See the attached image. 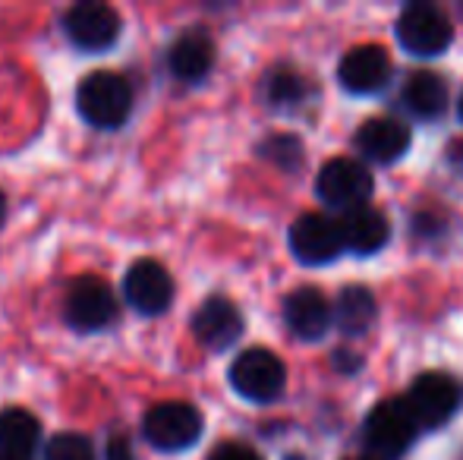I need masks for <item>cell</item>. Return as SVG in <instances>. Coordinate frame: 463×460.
Instances as JSON below:
<instances>
[{
  "label": "cell",
  "instance_id": "cell-1",
  "mask_svg": "<svg viewBox=\"0 0 463 460\" xmlns=\"http://www.w3.org/2000/svg\"><path fill=\"white\" fill-rule=\"evenodd\" d=\"M76 111L95 129H117L133 111V86L127 76L95 70L76 86Z\"/></svg>",
  "mask_w": 463,
  "mask_h": 460
},
{
  "label": "cell",
  "instance_id": "cell-2",
  "mask_svg": "<svg viewBox=\"0 0 463 460\" xmlns=\"http://www.w3.org/2000/svg\"><path fill=\"white\" fill-rule=\"evenodd\" d=\"M142 436L158 451H186L202 438V413L186 400H161L142 417Z\"/></svg>",
  "mask_w": 463,
  "mask_h": 460
},
{
  "label": "cell",
  "instance_id": "cell-3",
  "mask_svg": "<svg viewBox=\"0 0 463 460\" xmlns=\"http://www.w3.org/2000/svg\"><path fill=\"white\" fill-rule=\"evenodd\" d=\"M420 423L410 413L407 400H378L366 417V448L382 460H397L416 442Z\"/></svg>",
  "mask_w": 463,
  "mask_h": 460
},
{
  "label": "cell",
  "instance_id": "cell-4",
  "mask_svg": "<svg viewBox=\"0 0 463 460\" xmlns=\"http://www.w3.org/2000/svg\"><path fill=\"white\" fill-rule=\"evenodd\" d=\"M63 315L76 332H104L120 315V303H117L114 287L104 277L82 275L70 284L67 300H63Z\"/></svg>",
  "mask_w": 463,
  "mask_h": 460
},
{
  "label": "cell",
  "instance_id": "cell-5",
  "mask_svg": "<svg viewBox=\"0 0 463 460\" xmlns=\"http://www.w3.org/2000/svg\"><path fill=\"white\" fill-rule=\"evenodd\" d=\"M231 385L240 398L252 400V404H271L284 391L287 369L278 360V353L265 347H250L231 362Z\"/></svg>",
  "mask_w": 463,
  "mask_h": 460
},
{
  "label": "cell",
  "instance_id": "cell-6",
  "mask_svg": "<svg viewBox=\"0 0 463 460\" xmlns=\"http://www.w3.org/2000/svg\"><path fill=\"white\" fill-rule=\"evenodd\" d=\"M397 42L416 57H439L451 48L454 25L435 4H410L397 19Z\"/></svg>",
  "mask_w": 463,
  "mask_h": 460
},
{
  "label": "cell",
  "instance_id": "cell-7",
  "mask_svg": "<svg viewBox=\"0 0 463 460\" xmlns=\"http://www.w3.org/2000/svg\"><path fill=\"white\" fill-rule=\"evenodd\" d=\"M120 29L123 23L117 16V10L101 4V0H82V4H73L63 13V32L86 54L108 51L120 38Z\"/></svg>",
  "mask_w": 463,
  "mask_h": 460
},
{
  "label": "cell",
  "instance_id": "cell-8",
  "mask_svg": "<svg viewBox=\"0 0 463 460\" xmlns=\"http://www.w3.org/2000/svg\"><path fill=\"white\" fill-rule=\"evenodd\" d=\"M316 190L331 209H344V215H347V211L369 205L375 183H372L366 164H360L356 158H331L318 171Z\"/></svg>",
  "mask_w": 463,
  "mask_h": 460
},
{
  "label": "cell",
  "instance_id": "cell-9",
  "mask_svg": "<svg viewBox=\"0 0 463 460\" xmlns=\"http://www.w3.org/2000/svg\"><path fill=\"white\" fill-rule=\"evenodd\" d=\"M460 400V385L448 372H422L407 391V407L416 417V423H420V429L445 426L458 413Z\"/></svg>",
  "mask_w": 463,
  "mask_h": 460
},
{
  "label": "cell",
  "instance_id": "cell-10",
  "mask_svg": "<svg viewBox=\"0 0 463 460\" xmlns=\"http://www.w3.org/2000/svg\"><path fill=\"white\" fill-rule=\"evenodd\" d=\"M344 246L341 221L322 215V211H306L293 221L290 228V252L303 265H328L335 262Z\"/></svg>",
  "mask_w": 463,
  "mask_h": 460
},
{
  "label": "cell",
  "instance_id": "cell-11",
  "mask_svg": "<svg viewBox=\"0 0 463 460\" xmlns=\"http://www.w3.org/2000/svg\"><path fill=\"white\" fill-rule=\"evenodd\" d=\"M123 296L142 315H161L174 300V277L155 258H139L123 277Z\"/></svg>",
  "mask_w": 463,
  "mask_h": 460
},
{
  "label": "cell",
  "instance_id": "cell-12",
  "mask_svg": "<svg viewBox=\"0 0 463 460\" xmlns=\"http://www.w3.org/2000/svg\"><path fill=\"white\" fill-rule=\"evenodd\" d=\"M189 328H193L195 341L202 347L227 350L237 344V338L243 334V315H240V309L227 296H208L193 313Z\"/></svg>",
  "mask_w": 463,
  "mask_h": 460
},
{
  "label": "cell",
  "instance_id": "cell-13",
  "mask_svg": "<svg viewBox=\"0 0 463 460\" xmlns=\"http://www.w3.org/2000/svg\"><path fill=\"white\" fill-rule=\"evenodd\" d=\"M337 80L347 92L354 95H372L378 89H384V82L391 80V57L378 44H360V48H350L341 57V67H337Z\"/></svg>",
  "mask_w": 463,
  "mask_h": 460
},
{
  "label": "cell",
  "instance_id": "cell-14",
  "mask_svg": "<svg viewBox=\"0 0 463 460\" xmlns=\"http://www.w3.org/2000/svg\"><path fill=\"white\" fill-rule=\"evenodd\" d=\"M335 309L318 287H297L284 296V322L299 341H318L331 328Z\"/></svg>",
  "mask_w": 463,
  "mask_h": 460
},
{
  "label": "cell",
  "instance_id": "cell-15",
  "mask_svg": "<svg viewBox=\"0 0 463 460\" xmlns=\"http://www.w3.org/2000/svg\"><path fill=\"white\" fill-rule=\"evenodd\" d=\"M167 67L180 82H199L214 67V42L205 29H186L167 51Z\"/></svg>",
  "mask_w": 463,
  "mask_h": 460
},
{
  "label": "cell",
  "instance_id": "cell-16",
  "mask_svg": "<svg viewBox=\"0 0 463 460\" xmlns=\"http://www.w3.org/2000/svg\"><path fill=\"white\" fill-rule=\"evenodd\" d=\"M356 148L369 161L391 164V161L403 158V152L410 148V129L394 117H372L356 133Z\"/></svg>",
  "mask_w": 463,
  "mask_h": 460
},
{
  "label": "cell",
  "instance_id": "cell-17",
  "mask_svg": "<svg viewBox=\"0 0 463 460\" xmlns=\"http://www.w3.org/2000/svg\"><path fill=\"white\" fill-rule=\"evenodd\" d=\"M42 445V426L29 410H0V460H32Z\"/></svg>",
  "mask_w": 463,
  "mask_h": 460
},
{
  "label": "cell",
  "instance_id": "cell-18",
  "mask_svg": "<svg viewBox=\"0 0 463 460\" xmlns=\"http://www.w3.org/2000/svg\"><path fill=\"white\" fill-rule=\"evenodd\" d=\"M341 233H344V246L350 252L372 256V252H378L391 239V224L384 218V211L363 205V209H354L341 218Z\"/></svg>",
  "mask_w": 463,
  "mask_h": 460
},
{
  "label": "cell",
  "instance_id": "cell-19",
  "mask_svg": "<svg viewBox=\"0 0 463 460\" xmlns=\"http://www.w3.org/2000/svg\"><path fill=\"white\" fill-rule=\"evenodd\" d=\"M403 105H407L410 114L422 117V120L441 117L448 108V82L432 70H416L403 82Z\"/></svg>",
  "mask_w": 463,
  "mask_h": 460
},
{
  "label": "cell",
  "instance_id": "cell-20",
  "mask_svg": "<svg viewBox=\"0 0 463 460\" xmlns=\"http://www.w3.org/2000/svg\"><path fill=\"white\" fill-rule=\"evenodd\" d=\"M375 296H372L369 287L363 284H350L337 294L335 300V325L341 328L344 334L356 338V334H366L372 325H375Z\"/></svg>",
  "mask_w": 463,
  "mask_h": 460
},
{
  "label": "cell",
  "instance_id": "cell-21",
  "mask_svg": "<svg viewBox=\"0 0 463 460\" xmlns=\"http://www.w3.org/2000/svg\"><path fill=\"white\" fill-rule=\"evenodd\" d=\"M303 89L306 86L299 80V73H293V70H275L265 80V101L275 108H290L303 99Z\"/></svg>",
  "mask_w": 463,
  "mask_h": 460
},
{
  "label": "cell",
  "instance_id": "cell-22",
  "mask_svg": "<svg viewBox=\"0 0 463 460\" xmlns=\"http://www.w3.org/2000/svg\"><path fill=\"white\" fill-rule=\"evenodd\" d=\"M44 460H95V448L86 436L76 432H57L44 445Z\"/></svg>",
  "mask_w": 463,
  "mask_h": 460
},
{
  "label": "cell",
  "instance_id": "cell-23",
  "mask_svg": "<svg viewBox=\"0 0 463 460\" xmlns=\"http://www.w3.org/2000/svg\"><path fill=\"white\" fill-rule=\"evenodd\" d=\"M259 152L269 161H275L278 167H284V171H297L299 161H303V146H299V139H293V136H287V133L265 139Z\"/></svg>",
  "mask_w": 463,
  "mask_h": 460
},
{
  "label": "cell",
  "instance_id": "cell-24",
  "mask_svg": "<svg viewBox=\"0 0 463 460\" xmlns=\"http://www.w3.org/2000/svg\"><path fill=\"white\" fill-rule=\"evenodd\" d=\"M208 460H262V457H259L250 445L224 442V445H218V448L212 451V457H208Z\"/></svg>",
  "mask_w": 463,
  "mask_h": 460
},
{
  "label": "cell",
  "instance_id": "cell-25",
  "mask_svg": "<svg viewBox=\"0 0 463 460\" xmlns=\"http://www.w3.org/2000/svg\"><path fill=\"white\" fill-rule=\"evenodd\" d=\"M104 457L108 460H133V445H129L127 436H110L108 448H104Z\"/></svg>",
  "mask_w": 463,
  "mask_h": 460
},
{
  "label": "cell",
  "instance_id": "cell-26",
  "mask_svg": "<svg viewBox=\"0 0 463 460\" xmlns=\"http://www.w3.org/2000/svg\"><path fill=\"white\" fill-rule=\"evenodd\" d=\"M4 218H6V199H4V192H0V224H4Z\"/></svg>",
  "mask_w": 463,
  "mask_h": 460
},
{
  "label": "cell",
  "instance_id": "cell-27",
  "mask_svg": "<svg viewBox=\"0 0 463 460\" xmlns=\"http://www.w3.org/2000/svg\"><path fill=\"white\" fill-rule=\"evenodd\" d=\"M347 460H375V457H347Z\"/></svg>",
  "mask_w": 463,
  "mask_h": 460
},
{
  "label": "cell",
  "instance_id": "cell-28",
  "mask_svg": "<svg viewBox=\"0 0 463 460\" xmlns=\"http://www.w3.org/2000/svg\"><path fill=\"white\" fill-rule=\"evenodd\" d=\"M460 117H463V95H460Z\"/></svg>",
  "mask_w": 463,
  "mask_h": 460
}]
</instances>
